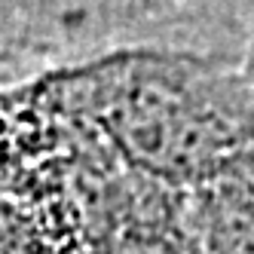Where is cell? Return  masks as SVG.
<instances>
[{
  "mask_svg": "<svg viewBox=\"0 0 254 254\" xmlns=\"http://www.w3.org/2000/svg\"><path fill=\"white\" fill-rule=\"evenodd\" d=\"M181 227L196 254H254V147L184 190Z\"/></svg>",
  "mask_w": 254,
  "mask_h": 254,
  "instance_id": "2",
  "label": "cell"
},
{
  "mask_svg": "<svg viewBox=\"0 0 254 254\" xmlns=\"http://www.w3.org/2000/svg\"><path fill=\"white\" fill-rule=\"evenodd\" d=\"M242 74L254 92V3H251V12H248V43H245V56H242Z\"/></svg>",
  "mask_w": 254,
  "mask_h": 254,
  "instance_id": "3",
  "label": "cell"
},
{
  "mask_svg": "<svg viewBox=\"0 0 254 254\" xmlns=\"http://www.w3.org/2000/svg\"><path fill=\"white\" fill-rule=\"evenodd\" d=\"M83 111L144 175L190 190L254 147L239 64L184 49H126L83 67Z\"/></svg>",
  "mask_w": 254,
  "mask_h": 254,
  "instance_id": "1",
  "label": "cell"
}]
</instances>
